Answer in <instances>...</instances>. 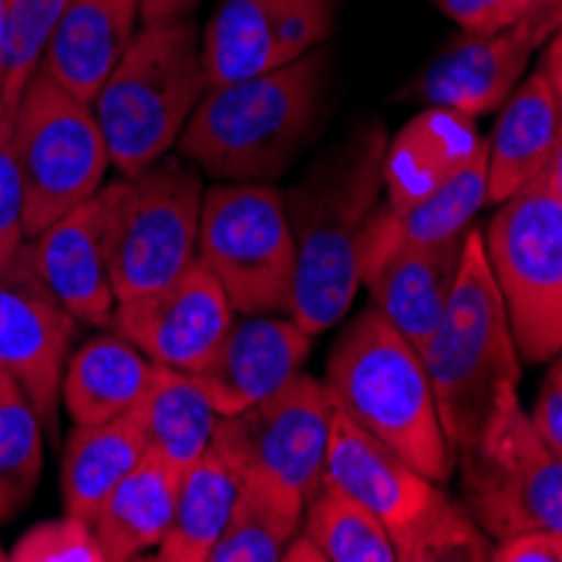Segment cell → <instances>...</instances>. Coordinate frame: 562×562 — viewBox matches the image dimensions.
I'll use <instances>...</instances> for the list:
<instances>
[{"instance_id": "36", "label": "cell", "mask_w": 562, "mask_h": 562, "mask_svg": "<svg viewBox=\"0 0 562 562\" xmlns=\"http://www.w3.org/2000/svg\"><path fill=\"white\" fill-rule=\"evenodd\" d=\"M492 562H562V532L529 529L492 542Z\"/></svg>"}, {"instance_id": "27", "label": "cell", "mask_w": 562, "mask_h": 562, "mask_svg": "<svg viewBox=\"0 0 562 562\" xmlns=\"http://www.w3.org/2000/svg\"><path fill=\"white\" fill-rule=\"evenodd\" d=\"M239 488V472L210 445L206 454L182 469L172 526L159 542V555L166 562H210V552L233 516Z\"/></svg>"}, {"instance_id": "6", "label": "cell", "mask_w": 562, "mask_h": 562, "mask_svg": "<svg viewBox=\"0 0 562 562\" xmlns=\"http://www.w3.org/2000/svg\"><path fill=\"white\" fill-rule=\"evenodd\" d=\"M324 482L368 508L391 536L401 562H482L492 555V539L462 502L448 498L441 482L340 412L330 428Z\"/></svg>"}, {"instance_id": "12", "label": "cell", "mask_w": 562, "mask_h": 562, "mask_svg": "<svg viewBox=\"0 0 562 562\" xmlns=\"http://www.w3.org/2000/svg\"><path fill=\"white\" fill-rule=\"evenodd\" d=\"M202 179L179 156H162L128 179L125 220L115 246V296L128 300L172 283L195 263Z\"/></svg>"}, {"instance_id": "17", "label": "cell", "mask_w": 562, "mask_h": 562, "mask_svg": "<svg viewBox=\"0 0 562 562\" xmlns=\"http://www.w3.org/2000/svg\"><path fill=\"white\" fill-rule=\"evenodd\" d=\"M311 347L314 334L293 317L236 314L216 353L192 378L206 387L220 415H236L300 374Z\"/></svg>"}, {"instance_id": "11", "label": "cell", "mask_w": 562, "mask_h": 562, "mask_svg": "<svg viewBox=\"0 0 562 562\" xmlns=\"http://www.w3.org/2000/svg\"><path fill=\"white\" fill-rule=\"evenodd\" d=\"M337 404L324 381L293 374L270 397L223 415L213 448L239 479H257L300 495L303 502L324 485Z\"/></svg>"}, {"instance_id": "38", "label": "cell", "mask_w": 562, "mask_h": 562, "mask_svg": "<svg viewBox=\"0 0 562 562\" xmlns=\"http://www.w3.org/2000/svg\"><path fill=\"white\" fill-rule=\"evenodd\" d=\"M516 4L522 8L516 24L536 41V47H546V41L562 31V0H516Z\"/></svg>"}, {"instance_id": "3", "label": "cell", "mask_w": 562, "mask_h": 562, "mask_svg": "<svg viewBox=\"0 0 562 562\" xmlns=\"http://www.w3.org/2000/svg\"><path fill=\"white\" fill-rule=\"evenodd\" d=\"M422 361L454 454L475 445L505 404L519 397L522 357L485 257L482 229L465 233L458 277Z\"/></svg>"}, {"instance_id": "34", "label": "cell", "mask_w": 562, "mask_h": 562, "mask_svg": "<svg viewBox=\"0 0 562 562\" xmlns=\"http://www.w3.org/2000/svg\"><path fill=\"white\" fill-rule=\"evenodd\" d=\"M24 239V189L14 151V112L0 105V267L18 257Z\"/></svg>"}, {"instance_id": "4", "label": "cell", "mask_w": 562, "mask_h": 562, "mask_svg": "<svg viewBox=\"0 0 562 562\" xmlns=\"http://www.w3.org/2000/svg\"><path fill=\"white\" fill-rule=\"evenodd\" d=\"M327 391L337 412L397 451L435 482L454 472V448L441 428L422 353L374 306L357 314L327 357Z\"/></svg>"}, {"instance_id": "31", "label": "cell", "mask_w": 562, "mask_h": 562, "mask_svg": "<svg viewBox=\"0 0 562 562\" xmlns=\"http://www.w3.org/2000/svg\"><path fill=\"white\" fill-rule=\"evenodd\" d=\"M44 469V425L14 384L0 397V522L21 516Z\"/></svg>"}, {"instance_id": "39", "label": "cell", "mask_w": 562, "mask_h": 562, "mask_svg": "<svg viewBox=\"0 0 562 562\" xmlns=\"http://www.w3.org/2000/svg\"><path fill=\"white\" fill-rule=\"evenodd\" d=\"M199 0H138L142 24H166V21H182L195 11Z\"/></svg>"}, {"instance_id": "16", "label": "cell", "mask_w": 562, "mask_h": 562, "mask_svg": "<svg viewBox=\"0 0 562 562\" xmlns=\"http://www.w3.org/2000/svg\"><path fill=\"white\" fill-rule=\"evenodd\" d=\"M236 311L216 277L192 263L172 283L115 303L112 330L151 364L195 374L223 344Z\"/></svg>"}, {"instance_id": "14", "label": "cell", "mask_w": 562, "mask_h": 562, "mask_svg": "<svg viewBox=\"0 0 562 562\" xmlns=\"http://www.w3.org/2000/svg\"><path fill=\"white\" fill-rule=\"evenodd\" d=\"M78 321L34 270L27 246L0 267V368L24 391L44 431L58 428L61 378Z\"/></svg>"}, {"instance_id": "41", "label": "cell", "mask_w": 562, "mask_h": 562, "mask_svg": "<svg viewBox=\"0 0 562 562\" xmlns=\"http://www.w3.org/2000/svg\"><path fill=\"white\" fill-rule=\"evenodd\" d=\"M549 189V195L562 206V128H559V138H555V148H552V156L546 162V172L539 176Z\"/></svg>"}, {"instance_id": "29", "label": "cell", "mask_w": 562, "mask_h": 562, "mask_svg": "<svg viewBox=\"0 0 562 562\" xmlns=\"http://www.w3.org/2000/svg\"><path fill=\"white\" fill-rule=\"evenodd\" d=\"M303 498L257 482L243 479L233 516L216 539L210 562H277L283 549L303 526Z\"/></svg>"}, {"instance_id": "37", "label": "cell", "mask_w": 562, "mask_h": 562, "mask_svg": "<svg viewBox=\"0 0 562 562\" xmlns=\"http://www.w3.org/2000/svg\"><path fill=\"white\" fill-rule=\"evenodd\" d=\"M529 418L539 428V435L546 438V445L555 454H562V353L555 357L552 371L546 374V384L536 397V407Z\"/></svg>"}, {"instance_id": "20", "label": "cell", "mask_w": 562, "mask_h": 562, "mask_svg": "<svg viewBox=\"0 0 562 562\" xmlns=\"http://www.w3.org/2000/svg\"><path fill=\"white\" fill-rule=\"evenodd\" d=\"M485 151L472 115L428 105L384 148V206L404 210L425 199Z\"/></svg>"}, {"instance_id": "8", "label": "cell", "mask_w": 562, "mask_h": 562, "mask_svg": "<svg viewBox=\"0 0 562 562\" xmlns=\"http://www.w3.org/2000/svg\"><path fill=\"white\" fill-rule=\"evenodd\" d=\"M485 257L526 364L562 353V206L536 179L498 202L482 229Z\"/></svg>"}, {"instance_id": "1", "label": "cell", "mask_w": 562, "mask_h": 562, "mask_svg": "<svg viewBox=\"0 0 562 562\" xmlns=\"http://www.w3.org/2000/svg\"><path fill=\"white\" fill-rule=\"evenodd\" d=\"M384 148L381 125L357 128L283 195L296 246L290 317L314 337L340 324L361 290L368 236L384 202Z\"/></svg>"}, {"instance_id": "9", "label": "cell", "mask_w": 562, "mask_h": 562, "mask_svg": "<svg viewBox=\"0 0 562 562\" xmlns=\"http://www.w3.org/2000/svg\"><path fill=\"white\" fill-rule=\"evenodd\" d=\"M14 151L27 239L94 195L112 166L94 109L44 71L31 78L14 109Z\"/></svg>"}, {"instance_id": "28", "label": "cell", "mask_w": 562, "mask_h": 562, "mask_svg": "<svg viewBox=\"0 0 562 562\" xmlns=\"http://www.w3.org/2000/svg\"><path fill=\"white\" fill-rule=\"evenodd\" d=\"M488 202V151L451 176L445 186L428 192L404 210H381L374 216L368 246L378 243H441L451 236H465L475 213Z\"/></svg>"}, {"instance_id": "25", "label": "cell", "mask_w": 562, "mask_h": 562, "mask_svg": "<svg viewBox=\"0 0 562 562\" xmlns=\"http://www.w3.org/2000/svg\"><path fill=\"white\" fill-rule=\"evenodd\" d=\"M145 451L148 445L135 412L101 425H75L61 458L65 513L91 522L101 502L142 462Z\"/></svg>"}, {"instance_id": "2", "label": "cell", "mask_w": 562, "mask_h": 562, "mask_svg": "<svg viewBox=\"0 0 562 562\" xmlns=\"http://www.w3.org/2000/svg\"><path fill=\"white\" fill-rule=\"evenodd\" d=\"M327 55L210 88L179 135V151L220 182H273L317 135Z\"/></svg>"}, {"instance_id": "7", "label": "cell", "mask_w": 562, "mask_h": 562, "mask_svg": "<svg viewBox=\"0 0 562 562\" xmlns=\"http://www.w3.org/2000/svg\"><path fill=\"white\" fill-rule=\"evenodd\" d=\"M195 263L236 314H290L296 246L286 199L273 182H216L202 192Z\"/></svg>"}, {"instance_id": "18", "label": "cell", "mask_w": 562, "mask_h": 562, "mask_svg": "<svg viewBox=\"0 0 562 562\" xmlns=\"http://www.w3.org/2000/svg\"><path fill=\"white\" fill-rule=\"evenodd\" d=\"M465 236L441 243H378L364 252V280L374 311L418 353L431 340L462 263Z\"/></svg>"}, {"instance_id": "22", "label": "cell", "mask_w": 562, "mask_h": 562, "mask_svg": "<svg viewBox=\"0 0 562 562\" xmlns=\"http://www.w3.org/2000/svg\"><path fill=\"white\" fill-rule=\"evenodd\" d=\"M562 128V109L546 71H532L498 109L485 138L488 151V206H498L546 172Z\"/></svg>"}, {"instance_id": "43", "label": "cell", "mask_w": 562, "mask_h": 562, "mask_svg": "<svg viewBox=\"0 0 562 562\" xmlns=\"http://www.w3.org/2000/svg\"><path fill=\"white\" fill-rule=\"evenodd\" d=\"M11 387H14V378H11V374H8L4 368H0V397H4V394H8Z\"/></svg>"}, {"instance_id": "26", "label": "cell", "mask_w": 562, "mask_h": 562, "mask_svg": "<svg viewBox=\"0 0 562 562\" xmlns=\"http://www.w3.org/2000/svg\"><path fill=\"white\" fill-rule=\"evenodd\" d=\"M135 415L142 422L148 451L169 458L179 469H189L195 458L210 451L223 418L206 387L192 374L159 364L151 371L142 401L135 404Z\"/></svg>"}, {"instance_id": "21", "label": "cell", "mask_w": 562, "mask_h": 562, "mask_svg": "<svg viewBox=\"0 0 562 562\" xmlns=\"http://www.w3.org/2000/svg\"><path fill=\"white\" fill-rule=\"evenodd\" d=\"M142 27L138 0H68L41 71L81 101H94Z\"/></svg>"}, {"instance_id": "24", "label": "cell", "mask_w": 562, "mask_h": 562, "mask_svg": "<svg viewBox=\"0 0 562 562\" xmlns=\"http://www.w3.org/2000/svg\"><path fill=\"white\" fill-rule=\"evenodd\" d=\"M151 371H156V364L122 334H98L78 350H71L65 364V412L75 425H101L109 418L128 415L142 401Z\"/></svg>"}, {"instance_id": "35", "label": "cell", "mask_w": 562, "mask_h": 562, "mask_svg": "<svg viewBox=\"0 0 562 562\" xmlns=\"http://www.w3.org/2000/svg\"><path fill=\"white\" fill-rule=\"evenodd\" d=\"M431 4L465 34H495L522 18L516 0H431Z\"/></svg>"}, {"instance_id": "10", "label": "cell", "mask_w": 562, "mask_h": 562, "mask_svg": "<svg viewBox=\"0 0 562 562\" xmlns=\"http://www.w3.org/2000/svg\"><path fill=\"white\" fill-rule=\"evenodd\" d=\"M458 469L462 505L492 542L529 529L562 532V454L546 445L519 397L458 451Z\"/></svg>"}, {"instance_id": "13", "label": "cell", "mask_w": 562, "mask_h": 562, "mask_svg": "<svg viewBox=\"0 0 562 562\" xmlns=\"http://www.w3.org/2000/svg\"><path fill=\"white\" fill-rule=\"evenodd\" d=\"M128 179L101 186L81 206L41 229L27 257L41 280L58 293L78 324L112 327L115 314V246L125 220Z\"/></svg>"}, {"instance_id": "32", "label": "cell", "mask_w": 562, "mask_h": 562, "mask_svg": "<svg viewBox=\"0 0 562 562\" xmlns=\"http://www.w3.org/2000/svg\"><path fill=\"white\" fill-rule=\"evenodd\" d=\"M65 8L68 0H8L4 58H0V105L4 109H18L24 88L41 71L44 50Z\"/></svg>"}, {"instance_id": "30", "label": "cell", "mask_w": 562, "mask_h": 562, "mask_svg": "<svg viewBox=\"0 0 562 562\" xmlns=\"http://www.w3.org/2000/svg\"><path fill=\"white\" fill-rule=\"evenodd\" d=\"M324 562H397L394 542L368 508L334 485H321L303 505V526Z\"/></svg>"}, {"instance_id": "19", "label": "cell", "mask_w": 562, "mask_h": 562, "mask_svg": "<svg viewBox=\"0 0 562 562\" xmlns=\"http://www.w3.org/2000/svg\"><path fill=\"white\" fill-rule=\"evenodd\" d=\"M532 50L539 47L519 24L495 34H469L422 71L418 94L428 105L454 109L472 119L498 112L526 78Z\"/></svg>"}, {"instance_id": "44", "label": "cell", "mask_w": 562, "mask_h": 562, "mask_svg": "<svg viewBox=\"0 0 562 562\" xmlns=\"http://www.w3.org/2000/svg\"><path fill=\"white\" fill-rule=\"evenodd\" d=\"M0 562H8V549H4V542H0Z\"/></svg>"}, {"instance_id": "33", "label": "cell", "mask_w": 562, "mask_h": 562, "mask_svg": "<svg viewBox=\"0 0 562 562\" xmlns=\"http://www.w3.org/2000/svg\"><path fill=\"white\" fill-rule=\"evenodd\" d=\"M8 559L11 562H109L105 549L94 539L91 522L71 513H65L61 519L31 526L14 542Z\"/></svg>"}, {"instance_id": "23", "label": "cell", "mask_w": 562, "mask_h": 562, "mask_svg": "<svg viewBox=\"0 0 562 562\" xmlns=\"http://www.w3.org/2000/svg\"><path fill=\"white\" fill-rule=\"evenodd\" d=\"M182 469L169 458L145 451L142 462L112 488L91 519L94 539L109 562H125L145 549H159L172 526Z\"/></svg>"}, {"instance_id": "5", "label": "cell", "mask_w": 562, "mask_h": 562, "mask_svg": "<svg viewBox=\"0 0 562 562\" xmlns=\"http://www.w3.org/2000/svg\"><path fill=\"white\" fill-rule=\"evenodd\" d=\"M202 34L192 21L142 24L125 58L94 94L91 109L122 179L169 156L202 94Z\"/></svg>"}, {"instance_id": "42", "label": "cell", "mask_w": 562, "mask_h": 562, "mask_svg": "<svg viewBox=\"0 0 562 562\" xmlns=\"http://www.w3.org/2000/svg\"><path fill=\"white\" fill-rule=\"evenodd\" d=\"M4 21H8V0H0V58H4Z\"/></svg>"}, {"instance_id": "40", "label": "cell", "mask_w": 562, "mask_h": 562, "mask_svg": "<svg viewBox=\"0 0 562 562\" xmlns=\"http://www.w3.org/2000/svg\"><path fill=\"white\" fill-rule=\"evenodd\" d=\"M542 71H546V78L552 81V88H555V98H559V109H562V31H555V34L546 41Z\"/></svg>"}, {"instance_id": "15", "label": "cell", "mask_w": 562, "mask_h": 562, "mask_svg": "<svg viewBox=\"0 0 562 562\" xmlns=\"http://www.w3.org/2000/svg\"><path fill=\"white\" fill-rule=\"evenodd\" d=\"M337 27V0H223L202 31L206 85L267 75L324 47Z\"/></svg>"}]
</instances>
